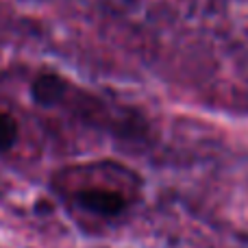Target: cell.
<instances>
[{
    "instance_id": "1",
    "label": "cell",
    "mask_w": 248,
    "mask_h": 248,
    "mask_svg": "<svg viewBox=\"0 0 248 248\" xmlns=\"http://www.w3.org/2000/svg\"><path fill=\"white\" fill-rule=\"evenodd\" d=\"M77 202L83 209L92 211L98 216H118L124 209L126 201L120 192L113 189H98V187H90V189H81L77 194Z\"/></svg>"
},
{
    "instance_id": "2",
    "label": "cell",
    "mask_w": 248,
    "mask_h": 248,
    "mask_svg": "<svg viewBox=\"0 0 248 248\" xmlns=\"http://www.w3.org/2000/svg\"><path fill=\"white\" fill-rule=\"evenodd\" d=\"M65 92H68V83L59 77V74L46 72L37 77L31 85V96L39 107H55L63 100Z\"/></svg>"
},
{
    "instance_id": "3",
    "label": "cell",
    "mask_w": 248,
    "mask_h": 248,
    "mask_svg": "<svg viewBox=\"0 0 248 248\" xmlns=\"http://www.w3.org/2000/svg\"><path fill=\"white\" fill-rule=\"evenodd\" d=\"M17 140V122L9 113L0 111V150H7Z\"/></svg>"
}]
</instances>
